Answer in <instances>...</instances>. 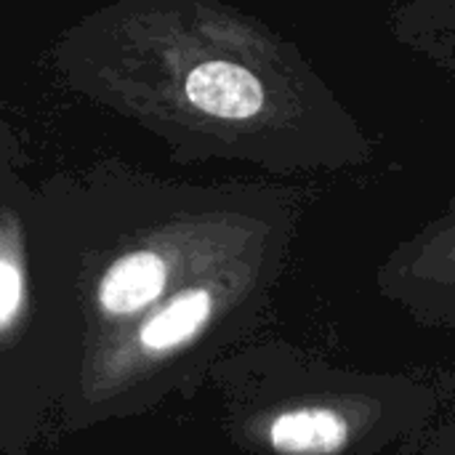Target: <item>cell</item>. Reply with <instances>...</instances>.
I'll return each mask as SVG.
<instances>
[{
	"label": "cell",
	"instance_id": "cell-1",
	"mask_svg": "<svg viewBox=\"0 0 455 455\" xmlns=\"http://www.w3.org/2000/svg\"><path fill=\"white\" fill-rule=\"evenodd\" d=\"M455 416V365L363 371L291 355L253 440L269 455H395Z\"/></svg>",
	"mask_w": 455,
	"mask_h": 455
},
{
	"label": "cell",
	"instance_id": "cell-2",
	"mask_svg": "<svg viewBox=\"0 0 455 455\" xmlns=\"http://www.w3.org/2000/svg\"><path fill=\"white\" fill-rule=\"evenodd\" d=\"M376 291L413 323L455 333V197L384 256Z\"/></svg>",
	"mask_w": 455,
	"mask_h": 455
},
{
	"label": "cell",
	"instance_id": "cell-3",
	"mask_svg": "<svg viewBox=\"0 0 455 455\" xmlns=\"http://www.w3.org/2000/svg\"><path fill=\"white\" fill-rule=\"evenodd\" d=\"M387 21L400 48L455 77V0H392Z\"/></svg>",
	"mask_w": 455,
	"mask_h": 455
},
{
	"label": "cell",
	"instance_id": "cell-4",
	"mask_svg": "<svg viewBox=\"0 0 455 455\" xmlns=\"http://www.w3.org/2000/svg\"><path fill=\"white\" fill-rule=\"evenodd\" d=\"M165 280V261L152 251H139L109 267L99 285V301L109 315H133L163 293Z\"/></svg>",
	"mask_w": 455,
	"mask_h": 455
},
{
	"label": "cell",
	"instance_id": "cell-5",
	"mask_svg": "<svg viewBox=\"0 0 455 455\" xmlns=\"http://www.w3.org/2000/svg\"><path fill=\"white\" fill-rule=\"evenodd\" d=\"M213 315V296L205 288L181 293L176 301H171L163 312H157L144 328H141V344L147 349L163 352L173 349L179 344H187L195 339Z\"/></svg>",
	"mask_w": 455,
	"mask_h": 455
},
{
	"label": "cell",
	"instance_id": "cell-6",
	"mask_svg": "<svg viewBox=\"0 0 455 455\" xmlns=\"http://www.w3.org/2000/svg\"><path fill=\"white\" fill-rule=\"evenodd\" d=\"M395 455H455V416L432 427L421 437L411 440Z\"/></svg>",
	"mask_w": 455,
	"mask_h": 455
},
{
	"label": "cell",
	"instance_id": "cell-7",
	"mask_svg": "<svg viewBox=\"0 0 455 455\" xmlns=\"http://www.w3.org/2000/svg\"><path fill=\"white\" fill-rule=\"evenodd\" d=\"M21 301V277L19 269L8 261H0V325H5Z\"/></svg>",
	"mask_w": 455,
	"mask_h": 455
}]
</instances>
